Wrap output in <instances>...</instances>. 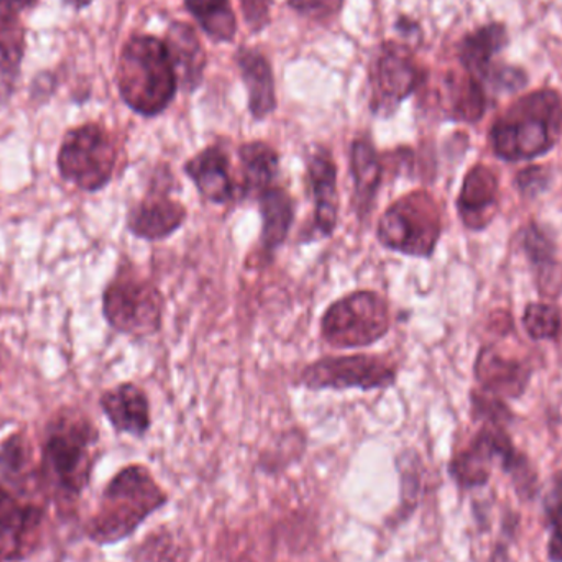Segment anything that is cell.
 I'll return each instance as SVG.
<instances>
[{"instance_id": "cell-1", "label": "cell", "mask_w": 562, "mask_h": 562, "mask_svg": "<svg viewBox=\"0 0 562 562\" xmlns=\"http://www.w3.org/2000/svg\"><path fill=\"white\" fill-rule=\"evenodd\" d=\"M167 504V492L147 468L127 465L105 485L98 510L86 531L94 543L104 547L121 543Z\"/></svg>"}, {"instance_id": "cell-2", "label": "cell", "mask_w": 562, "mask_h": 562, "mask_svg": "<svg viewBox=\"0 0 562 562\" xmlns=\"http://www.w3.org/2000/svg\"><path fill=\"white\" fill-rule=\"evenodd\" d=\"M99 435L91 422L65 413L53 419L42 449L38 481L61 501H75L88 487Z\"/></svg>"}, {"instance_id": "cell-3", "label": "cell", "mask_w": 562, "mask_h": 562, "mask_svg": "<svg viewBox=\"0 0 562 562\" xmlns=\"http://www.w3.org/2000/svg\"><path fill=\"white\" fill-rule=\"evenodd\" d=\"M122 101L144 117L161 114L177 94L178 79L167 45L150 35H135L122 48L117 66Z\"/></svg>"}, {"instance_id": "cell-4", "label": "cell", "mask_w": 562, "mask_h": 562, "mask_svg": "<svg viewBox=\"0 0 562 562\" xmlns=\"http://www.w3.org/2000/svg\"><path fill=\"white\" fill-rule=\"evenodd\" d=\"M562 104L554 91H537L515 102L491 132L492 147L502 160H533L548 154L560 137Z\"/></svg>"}, {"instance_id": "cell-5", "label": "cell", "mask_w": 562, "mask_h": 562, "mask_svg": "<svg viewBox=\"0 0 562 562\" xmlns=\"http://www.w3.org/2000/svg\"><path fill=\"white\" fill-rule=\"evenodd\" d=\"M495 464L504 469L514 481L515 492L524 501L538 494V475L527 456L521 454L502 425L482 428L472 441L451 459L449 477L461 491L485 487L491 481Z\"/></svg>"}, {"instance_id": "cell-6", "label": "cell", "mask_w": 562, "mask_h": 562, "mask_svg": "<svg viewBox=\"0 0 562 562\" xmlns=\"http://www.w3.org/2000/svg\"><path fill=\"white\" fill-rule=\"evenodd\" d=\"M441 237V214L431 194L415 191L380 217L376 239L385 249L408 257H431Z\"/></svg>"}, {"instance_id": "cell-7", "label": "cell", "mask_w": 562, "mask_h": 562, "mask_svg": "<svg viewBox=\"0 0 562 562\" xmlns=\"http://www.w3.org/2000/svg\"><path fill=\"white\" fill-rule=\"evenodd\" d=\"M389 329V304L373 291H356L340 297L327 307L321 319L323 339L337 349L372 346Z\"/></svg>"}, {"instance_id": "cell-8", "label": "cell", "mask_w": 562, "mask_h": 562, "mask_svg": "<svg viewBox=\"0 0 562 562\" xmlns=\"http://www.w3.org/2000/svg\"><path fill=\"white\" fill-rule=\"evenodd\" d=\"M117 164V148L105 128L85 124L71 128L58 151V170L63 180L79 190L95 193L108 187Z\"/></svg>"}, {"instance_id": "cell-9", "label": "cell", "mask_w": 562, "mask_h": 562, "mask_svg": "<svg viewBox=\"0 0 562 562\" xmlns=\"http://www.w3.org/2000/svg\"><path fill=\"white\" fill-rule=\"evenodd\" d=\"M102 313L119 333L151 336L161 327L164 296L151 281L122 272L102 294Z\"/></svg>"}, {"instance_id": "cell-10", "label": "cell", "mask_w": 562, "mask_h": 562, "mask_svg": "<svg viewBox=\"0 0 562 562\" xmlns=\"http://www.w3.org/2000/svg\"><path fill=\"white\" fill-rule=\"evenodd\" d=\"M396 382V369L380 356H349L321 359L304 367L297 383L310 390L389 389Z\"/></svg>"}, {"instance_id": "cell-11", "label": "cell", "mask_w": 562, "mask_h": 562, "mask_svg": "<svg viewBox=\"0 0 562 562\" xmlns=\"http://www.w3.org/2000/svg\"><path fill=\"white\" fill-rule=\"evenodd\" d=\"M422 81V72L413 61L412 53L403 45L385 43L372 68L373 114L390 117L398 105L413 94Z\"/></svg>"}, {"instance_id": "cell-12", "label": "cell", "mask_w": 562, "mask_h": 562, "mask_svg": "<svg viewBox=\"0 0 562 562\" xmlns=\"http://www.w3.org/2000/svg\"><path fill=\"white\" fill-rule=\"evenodd\" d=\"M171 175H158L150 190L128 211L127 229L148 243H158L177 233L187 221V207L170 196Z\"/></svg>"}, {"instance_id": "cell-13", "label": "cell", "mask_w": 562, "mask_h": 562, "mask_svg": "<svg viewBox=\"0 0 562 562\" xmlns=\"http://www.w3.org/2000/svg\"><path fill=\"white\" fill-rule=\"evenodd\" d=\"M43 510L0 484V561H20L35 551Z\"/></svg>"}, {"instance_id": "cell-14", "label": "cell", "mask_w": 562, "mask_h": 562, "mask_svg": "<svg viewBox=\"0 0 562 562\" xmlns=\"http://www.w3.org/2000/svg\"><path fill=\"white\" fill-rule=\"evenodd\" d=\"M306 180L314 204L313 236L326 239L339 223V191H337V167L333 155L324 147L311 151L306 161Z\"/></svg>"}, {"instance_id": "cell-15", "label": "cell", "mask_w": 562, "mask_h": 562, "mask_svg": "<svg viewBox=\"0 0 562 562\" xmlns=\"http://www.w3.org/2000/svg\"><path fill=\"white\" fill-rule=\"evenodd\" d=\"M184 173L193 181L201 196L210 203L224 206L239 196V188L231 175L229 155L216 145L207 147L187 161Z\"/></svg>"}, {"instance_id": "cell-16", "label": "cell", "mask_w": 562, "mask_h": 562, "mask_svg": "<svg viewBox=\"0 0 562 562\" xmlns=\"http://www.w3.org/2000/svg\"><path fill=\"white\" fill-rule=\"evenodd\" d=\"M101 408L112 428L122 435L144 438L151 426L150 403L140 386L121 383L101 396Z\"/></svg>"}, {"instance_id": "cell-17", "label": "cell", "mask_w": 562, "mask_h": 562, "mask_svg": "<svg viewBox=\"0 0 562 562\" xmlns=\"http://www.w3.org/2000/svg\"><path fill=\"white\" fill-rule=\"evenodd\" d=\"M498 181L491 168H472L462 184L458 210L465 226L479 231L487 226L497 210Z\"/></svg>"}, {"instance_id": "cell-18", "label": "cell", "mask_w": 562, "mask_h": 562, "mask_svg": "<svg viewBox=\"0 0 562 562\" xmlns=\"http://www.w3.org/2000/svg\"><path fill=\"white\" fill-rule=\"evenodd\" d=\"M165 45L181 88L194 91L201 85L206 68V53L196 30L188 23H171Z\"/></svg>"}, {"instance_id": "cell-19", "label": "cell", "mask_w": 562, "mask_h": 562, "mask_svg": "<svg viewBox=\"0 0 562 562\" xmlns=\"http://www.w3.org/2000/svg\"><path fill=\"white\" fill-rule=\"evenodd\" d=\"M383 160L369 138H357L350 147V175L353 180V207L366 220L372 211L383 177Z\"/></svg>"}, {"instance_id": "cell-20", "label": "cell", "mask_w": 562, "mask_h": 562, "mask_svg": "<svg viewBox=\"0 0 562 562\" xmlns=\"http://www.w3.org/2000/svg\"><path fill=\"white\" fill-rule=\"evenodd\" d=\"M257 200H259V211L262 216L260 249L266 259H272L277 250L283 246L293 226V198L283 188L272 187L257 196Z\"/></svg>"}, {"instance_id": "cell-21", "label": "cell", "mask_w": 562, "mask_h": 562, "mask_svg": "<svg viewBox=\"0 0 562 562\" xmlns=\"http://www.w3.org/2000/svg\"><path fill=\"white\" fill-rule=\"evenodd\" d=\"M237 65L249 91V109L254 119L262 121L277 109L276 81L272 68L262 53L244 48L237 53Z\"/></svg>"}, {"instance_id": "cell-22", "label": "cell", "mask_w": 562, "mask_h": 562, "mask_svg": "<svg viewBox=\"0 0 562 562\" xmlns=\"http://www.w3.org/2000/svg\"><path fill=\"white\" fill-rule=\"evenodd\" d=\"M243 167L240 198L260 196L276 184L280 173V155L266 142H250L239 150Z\"/></svg>"}, {"instance_id": "cell-23", "label": "cell", "mask_w": 562, "mask_h": 562, "mask_svg": "<svg viewBox=\"0 0 562 562\" xmlns=\"http://www.w3.org/2000/svg\"><path fill=\"white\" fill-rule=\"evenodd\" d=\"M25 55V29L19 15L0 13V102H7L15 92Z\"/></svg>"}, {"instance_id": "cell-24", "label": "cell", "mask_w": 562, "mask_h": 562, "mask_svg": "<svg viewBox=\"0 0 562 562\" xmlns=\"http://www.w3.org/2000/svg\"><path fill=\"white\" fill-rule=\"evenodd\" d=\"M528 370L521 363L505 359L494 349H484L475 362V376L488 392L501 396H518L528 382Z\"/></svg>"}, {"instance_id": "cell-25", "label": "cell", "mask_w": 562, "mask_h": 562, "mask_svg": "<svg viewBox=\"0 0 562 562\" xmlns=\"http://www.w3.org/2000/svg\"><path fill=\"white\" fill-rule=\"evenodd\" d=\"M508 35L504 25L492 23L482 26L462 40L459 58L469 75L474 78H487L491 72L492 59L507 45Z\"/></svg>"}, {"instance_id": "cell-26", "label": "cell", "mask_w": 562, "mask_h": 562, "mask_svg": "<svg viewBox=\"0 0 562 562\" xmlns=\"http://www.w3.org/2000/svg\"><path fill=\"white\" fill-rule=\"evenodd\" d=\"M0 479L3 485L7 484V487L20 494L29 488L33 479L38 481V469L33 464L32 446L22 432L9 436L0 445Z\"/></svg>"}, {"instance_id": "cell-27", "label": "cell", "mask_w": 562, "mask_h": 562, "mask_svg": "<svg viewBox=\"0 0 562 562\" xmlns=\"http://www.w3.org/2000/svg\"><path fill=\"white\" fill-rule=\"evenodd\" d=\"M184 3L211 38L229 42L236 35V16L229 0H184Z\"/></svg>"}, {"instance_id": "cell-28", "label": "cell", "mask_w": 562, "mask_h": 562, "mask_svg": "<svg viewBox=\"0 0 562 562\" xmlns=\"http://www.w3.org/2000/svg\"><path fill=\"white\" fill-rule=\"evenodd\" d=\"M396 465H398L400 475V507H398V520H406L413 512L416 510L419 504V495H422L423 485V472L422 461L418 456L413 451L403 452L398 459H396Z\"/></svg>"}, {"instance_id": "cell-29", "label": "cell", "mask_w": 562, "mask_h": 562, "mask_svg": "<svg viewBox=\"0 0 562 562\" xmlns=\"http://www.w3.org/2000/svg\"><path fill=\"white\" fill-rule=\"evenodd\" d=\"M544 520L550 530L547 557L550 562H562V472L554 477L553 487L543 498Z\"/></svg>"}, {"instance_id": "cell-30", "label": "cell", "mask_w": 562, "mask_h": 562, "mask_svg": "<svg viewBox=\"0 0 562 562\" xmlns=\"http://www.w3.org/2000/svg\"><path fill=\"white\" fill-rule=\"evenodd\" d=\"M485 111V92L482 82L469 75L452 92V115L459 121L475 122Z\"/></svg>"}, {"instance_id": "cell-31", "label": "cell", "mask_w": 562, "mask_h": 562, "mask_svg": "<svg viewBox=\"0 0 562 562\" xmlns=\"http://www.w3.org/2000/svg\"><path fill=\"white\" fill-rule=\"evenodd\" d=\"M524 326L533 339H553L561 329L560 311L551 304H528L524 314Z\"/></svg>"}, {"instance_id": "cell-32", "label": "cell", "mask_w": 562, "mask_h": 562, "mask_svg": "<svg viewBox=\"0 0 562 562\" xmlns=\"http://www.w3.org/2000/svg\"><path fill=\"white\" fill-rule=\"evenodd\" d=\"M525 249L537 266H550L553 262V244L538 227H530L527 231Z\"/></svg>"}, {"instance_id": "cell-33", "label": "cell", "mask_w": 562, "mask_h": 562, "mask_svg": "<svg viewBox=\"0 0 562 562\" xmlns=\"http://www.w3.org/2000/svg\"><path fill=\"white\" fill-rule=\"evenodd\" d=\"M240 7L250 29L260 30L269 23L272 0H240Z\"/></svg>"}, {"instance_id": "cell-34", "label": "cell", "mask_w": 562, "mask_h": 562, "mask_svg": "<svg viewBox=\"0 0 562 562\" xmlns=\"http://www.w3.org/2000/svg\"><path fill=\"white\" fill-rule=\"evenodd\" d=\"M342 0H290V5L303 15L327 16L336 12Z\"/></svg>"}, {"instance_id": "cell-35", "label": "cell", "mask_w": 562, "mask_h": 562, "mask_svg": "<svg viewBox=\"0 0 562 562\" xmlns=\"http://www.w3.org/2000/svg\"><path fill=\"white\" fill-rule=\"evenodd\" d=\"M38 0H0L5 12L16 13L19 15L20 10L30 9L35 5Z\"/></svg>"}, {"instance_id": "cell-36", "label": "cell", "mask_w": 562, "mask_h": 562, "mask_svg": "<svg viewBox=\"0 0 562 562\" xmlns=\"http://www.w3.org/2000/svg\"><path fill=\"white\" fill-rule=\"evenodd\" d=\"M61 2L65 3L66 7H69V9L78 10L79 12V10L91 5L94 0H61Z\"/></svg>"}]
</instances>
